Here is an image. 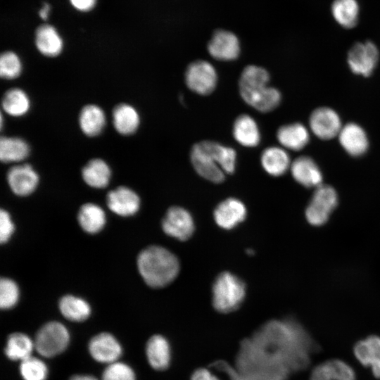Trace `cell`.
<instances>
[{
	"mask_svg": "<svg viewBox=\"0 0 380 380\" xmlns=\"http://www.w3.org/2000/svg\"><path fill=\"white\" fill-rule=\"evenodd\" d=\"M146 354L149 365L156 370L166 369L171 360V348L168 341L163 336H152L146 343Z\"/></svg>",
	"mask_w": 380,
	"mask_h": 380,
	"instance_id": "cell-23",
	"label": "cell"
},
{
	"mask_svg": "<svg viewBox=\"0 0 380 380\" xmlns=\"http://www.w3.org/2000/svg\"><path fill=\"white\" fill-rule=\"evenodd\" d=\"M137 264L143 280L151 288H163L170 284L180 268L176 255L160 246H151L142 250Z\"/></svg>",
	"mask_w": 380,
	"mask_h": 380,
	"instance_id": "cell-5",
	"label": "cell"
},
{
	"mask_svg": "<svg viewBox=\"0 0 380 380\" xmlns=\"http://www.w3.org/2000/svg\"><path fill=\"white\" fill-rule=\"evenodd\" d=\"M80 127L84 134L94 137L100 134L106 125V115L98 106L89 104L81 110L79 117Z\"/></svg>",
	"mask_w": 380,
	"mask_h": 380,
	"instance_id": "cell-30",
	"label": "cell"
},
{
	"mask_svg": "<svg viewBox=\"0 0 380 380\" xmlns=\"http://www.w3.org/2000/svg\"><path fill=\"white\" fill-rule=\"evenodd\" d=\"M61 315L72 322H83L91 315V307L83 298L73 295L63 296L58 303Z\"/></svg>",
	"mask_w": 380,
	"mask_h": 380,
	"instance_id": "cell-31",
	"label": "cell"
},
{
	"mask_svg": "<svg viewBox=\"0 0 380 380\" xmlns=\"http://www.w3.org/2000/svg\"><path fill=\"white\" fill-rule=\"evenodd\" d=\"M35 44L41 53L53 57L61 53L63 40L56 30L50 25H42L36 30Z\"/></svg>",
	"mask_w": 380,
	"mask_h": 380,
	"instance_id": "cell-26",
	"label": "cell"
},
{
	"mask_svg": "<svg viewBox=\"0 0 380 380\" xmlns=\"http://www.w3.org/2000/svg\"><path fill=\"white\" fill-rule=\"evenodd\" d=\"M50 10V6L48 4L44 3L42 9L39 11V16L44 19L46 20L48 18L49 12Z\"/></svg>",
	"mask_w": 380,
	"mask_h": 380,
	"instance_id": "cell-44",
	"label": "cell"
},
{
	"mask_svg": "<svg viewBox=\"0 0 380 380\" xmlns=\"http://www.w3.org/2000/svg\"><path fill=\"white\" fill-rule=\"evenodd\" d=\"M234 139L240 145L253 148L260 142V132L256 121L250 115H239L232 127Z\"/></svg>",
	"mask_w": 380,
	"mask_h": 380,
	"instance_id": "cell-21",
	"label": "cell"
},
{
	"mask_svg": "<svg viewBox=\"0 0 380 380\" xmlns=\"http://www.w3.org/2000/svg\"><path fill=\"white\" fill-rule=\"evenodd\" d=\"M338 136L341 146L353 157L363 156L368 150L367 133L356 123L350 122L343 126Z\"/></svg>",
	"mask_w": 380,
	"mask_h": 380,
	"instance_id": "cell-18",
	"label": "cell"
},
{
	"mask_svg": "<svg viewBox=\"0 0 380 380\" xmlns=\"http://www.w3.org/2000/svg\"><path fill=\"white\" fill-rule=\"evenodd\" d=\"M331 11L335 20L343 27L352 28L356 25L359 13L356 0H335Z\"/></svg>",
	"mask_w": 380,
	"mask_h": 380,
	"instance_id": "cell-35",
	"label": "cell"
},
{
	"mask_svg": "<svg viewBox=\"0 0 380 380\" xmlns=\"http://www.w3.org/2000/svg\"><path fill=\"white\" fill-rule=\"evenodd\" d=\"M190 158L196 172L213 183L222 182L225 174L231 175L236 169V151L214 141L204 140L193 145Z\"/></svg>",
	"mask_w": 380,
	"mask_h": 380,
	"instance_id": "cell-2",
	"label": "cell"
},
{
	"mask_svg": "<svg viewBox=\"0 0 380 380\" xmlns=\"http://www.w3.org/2000/svg\"><path fill=\"white\" fill-rule=\"evenodd\" d=\"M260 163L264 170L272 177H280L290 168L289 153L283 147L270 146L261 153Z\"/></svg>",
	"mask_w": 380,
	"mask_h": 380,
	"instance_id": "cell-24",
	"label": "cell"
},
{
	"mask_svg": "<svg viewBox=\"0 0 380 380\" xmlns=\"http://www.w3.org/2000/svg\"><path fill=\"white\" fill-rule=\"evenodd\" d=\"M268 353L283 362L290 371L307 367L315 344L308 333L292 319L271 320L251 337Z\"/></svg>",
	"mask_w": 380,
	"mask_h": 380,
	"instance_id": "cell-1",
	"label": "cell"
},
{
	"mask_svg": "<svg viewBox=\"0 0 380 380\" xmlns=\"http://www.w3.org/2000/svg\"><path fill=\"white\" fill-rule=\"evenodd\" d=\"M290 170L293 178L305 187L315 189L322 184V171L315 161L309 156L296 158L291 163Z\"/></svg>",
	"mask_w": 380,
	"mask_h": 380,
	"instance_id": "cell-19",
	"label": "cell"
},
{
	"mask_svg": "<svg viewBox=\"0 0 380 380\" xmlns=\"http://www.w3.org/2000/svg\"><path fill=\"white\" fill-rule=\"evenodd\" d=\"M378 60V49L372 42L354 44L348 54V63L352 72L365 77L372 73Z\"/></svg>",
	"mask_w": 380,
	"mask_h": 380,
	"instance_id": "cell-11",
	"label": "cell"
},
{
	"mask_svg": "<svg viewBox=\"0 0 380 380\" xmlns=\"http://www.w3.org/2000/svg\"><path fill=\"white\" fill-rule=\"evenodd\" d=\"M185 83L196 94L205 96L211 94L217 83V73L215 67L205 60H196L186 68Z\"/></svg>",
	"mask_w": 380,
	"mask_h": 380,
	"instance_id": "cell-9",
	"label": "cell"
},
{
	"mask_svg": "<svg viewBox=\"0 0 380 380\" xmlns=\"http://www.w3.org/2000/svg\"><path fill=\"white\" fill-rule=\"evenodd\" d=\"M1 104L6 113L15 117L26 114L30 106L28 96L23 90L18 88L8 90L2 98Z\"/></svg>",
	"mask_w": 380,
	"mask_h": 380,
	"instance_id": "cell-34",
	"label": "cell"
},
{
	"mask_svg": "<svg viewBox=\"0 0 380 380\" xmlns=\"http://www.w3.org/2000/svg\"><path fill=\"white\" fill-rule=\"evenodd\" d=\"M338 205V194L331 186L321 184L315 188L306 207L305 215L309 224L322 226L329 220Z\"/></svg>",
	"mask_w": 380,
	"mask_h": 380,
	"instance_id": "cell-8",
	"label": "cell"
},
{
	"mask_svg": "<svg viewBox=\"0 0 380 380\" xmlns=\"http://www.w3.org/2000/svg\"><path fill=\"white\" fill-rule=\"evenodd\" d=\"M30 152L27 143L18 137H2L0 140V159L8 163L25 159Z\"/></svg>",
	"mask_w": 380,
	"mask_h": 380,
	"instance_id": "cell-33",
	"label": "cell"
},
{
	"mask_svg": "<svg viewBox=\"0 0 380 380\" xmlns=\"http://www.w3.org/2000/svg\"><path fill=\"white\" fill-rule=\"evenodd\" d=\"M78 223L88 234H96L102 230L106 222L104 210L98 205L87 203L82 205L77 215Z\"/></svg>",
	"mask_w": 380,
	"mask_h": 380,
	"instance_id": "cell-28",
	"label": "cell"
},
{
	"mask_svg": "<svg viewBox=\"0 0 380 380\" xmlns=\"http://www.w3.org/2000/svg\"><path fill=\"white\" fill-rule=\"evenodd\" d=\"M88 348L93 359L107 365L117 362L122 353L119 341L113 335L107 332H102L92 337Z\"/></svg>",
	"mask_w": 380,
	"mask_h": 380,
	"instance_id": "cell-14",
	"label": "cell"
},
{
	"mask_svg": "<svg viewBox=\"0 0 380 380\" xmlns=\"http://www.w3.org/2000/svg\"><path fill=\"white\" fill-rule=\"evenodd\" d=\"M113 122L116 131L123 135L134 133L140 123L137 110L131 105L121 103L113 111Z\"/></svg>",
	"mask_w": 380,
	"mask_h": 380,
	"instance_id": "cell-27",
	"label": "cell"
},
{
	"mask_svg": "<svg viewBox=\"0 0 380 380\" xmlns=\"http://www.w3.org/2000/svg\"><path fill=\"white\" fill-rule=\"evenodd\" d=\"M208 51L217 61H234L240 54L239 39L230 31L217 30L208 44Z\"/></svg>",
	"mask_w": 380,
	"mask_h": 380,
	"instance_id": "cell-13",
	"label": "cell"
},
{
	"mask_svg": "<svg viewBox=\"0 0 380 380\" xmlns=\"http://www.w3.org/2000/svg\"><path fill=\"white\" fill-rule=\"evenodd\" d=\"M70 342L68 329L61 322L53 321L44 324L34 340V348L45 357H52L63 353Z\"/></svg>",
	"mask_w": 380,
	"mask_h": 380,
	"instance_id": "cell-7",
	"label": "cell"
},
{
	"mask_svg": "<svg viewBox=\"0 0 380 380\" xmlns=\"http://www.w3.org/2000/svg\"><path fill=\"white\" fill-rule=\"evenodd\" d=\"M106 203L108 208L116 215L129 217L139 211L141 202L135 191L122 186L108 193Z\"/></svg>",
	"mask_w": 380,
	"mask_h": 380,
	"instance_id": "cell-16",
	"label": "cell"
},
{
	"mask_svg": "<svg viewBox=\"0 0 380 380\" xmlns=\"http://www.w3.org/2000/svg\"><path fill=\"white\" fill-rule=\"evenodd\" d=\"M276 136L284 148L296 151L303 149L310 140L308 129L299 122L281 126L277 129Z\"/></svg>",
	"mask_w": 380,
	"mask_h": 380,
	"instance_id": "cell-22",
	"label": "cell"
},
{
	"mask_svg": "<svg viewBox=\"0 0 380 380\" xmlns=\"http://www.w3.org/2000/svg\"><path fill=\"white\" fill-rule=\"evenodd\" d=\"M309 125L313 134L324 140L338 136L342 128L339 115L328 107L315 109L310 115Z\"/></svg>",
	"mask_w": 380,
	"mask_h": 380,
	"instance_id": "cell-12",
	"label": "cell"
},
{
	"mask_svg": "<svg viewBox=\"0 0 380 380\" xmlns=\"http://www.w3.org/2000/svg\"><path fill=\"white\" fill-rule=\"evenodd\" d=\"M22 71V63L17 54L6 51L0 58V75L2 78L12 80L18 77Z\"/></svg>",
	"mask_w": 380,
	"mask_h": 380,
	"instance_id": "cell-38",
	"label": "cell"
},
{
	"mask_svg": "<svg viewBox=\"0 0 380 380\" xmlns=\"http://www.w3.org/2000/svg\"><path fill=\"white\" fill-rule=\"evenodd\" d=\"M69 380H99L91 375L77 374L72 376Z\"/></svg>",
	"mask_w": 380,
	"mask_h": 380,
	"instance_id": "cell-45",
	"label": "cell"
},
{
	"mask_svg": "<svg viewBox=\"0 0 380 380\" xmlns=\"http://www.w3.org/2000/svg\"><path fill=\"white\" fill-rule=\"evenodd\" d=\"M191 380H220L213 373L205 368H199L195 370Z\"/></svg>",
	"mask_w": 380,
	"mask_h": 380,
	"instance_id": "cell-42",
	"label": "cell"
},
{
	"mask_svg": "<svg viewBox=\"0 0 380 380\" xmlns=\"http://www.w3.org/2000/svg\"><path fill=\"white\" fill-rule=\"evenodd\" d=\"M71 4L80 11H89L91 10L96 2V0H70Z\"/></svg>",
	"mask_w": 380,
	"mask_h": 380,
	"instance_id": "cell-43",
	"label": "cell"
},
{
	"mask_svg": "<svg viewBox=\"0 0 380 380\" xmlns=\"http://www.w3.org/2000/svg\"><path fill=\"white\" fill-rule=\"evenodd\" d=\"M34 349V341L25 334L15 332L7 338L5 354L11 360L22 362L32 356Z\"/></svg>",
	"mask_w": 380,
	"mask_h": 380,
	"instance_id": "cell-32",
	"label": "cell"
},
{
	"mask_svg": "<svg viewBox=\"0 0 380 380\" xmlns=\"http://www.w3.org/2000/svg\"><path fill=\"white\" fill-rule=\"evenodd\" d=\"M236 365L251 380H286L290 372L284 362L266 352L251 338L241 342Z\"/></svg>",
	"mask_w": 380,
	"mask_h": 380,
	"instance_id": "cell-3",
	"label": "cell"
},
{
	"mask_svg": "<svg viewBox=\"0 0 380 380\" xmlns=\"http://www.w3.org/2000/svg\"><path fill=\"white\" fill-rule=\"evenodd\" d=\"M19 289L17 284L8 278L0 281V307L4 310L13 308L19 299Z\"/></svg>",
	"mask_w": 380,
	"mask_h": 380,
	"instance_id": "cell-37",
	"label": "cell"
},
{
	"mask_svg": "<svg viewBox=\"0 0 380 380\" xmlns=\"http://www.w3.org/2000/svg\"><path fill=\"white\" fill-rule=\"evenodd\" d=\"M269 80L267 70L255 65L245 67L239 80V91L243 101L261 113L274 110L281 101L280 91L267 85Z\"/></svg>",
	"mask_w": 380,
	"mask_h": 380,
	"instance_id": "cell-4",
	"label": "cell"
},
{
	"mask_svg": "<svg viewBox=\"0 0 380 380\" xmlns=\"http://www.w3.org/2000/svg\"><path fill=\"white\" fill-rule=\"evenodd\" d=\"M213 305L222 313L237 310L246 296V285L236 274L224 272L215 279L213 289Z\"/></svg>",
	"mask_w": 380,
	"mask_h": 380,
	"instance_id": "cell-6",
	"label": "cell"
},
{
	"mask_svg": "<svg viewBox=\"0 0 380 380\" xmlns=\"http://www.w3.org/2000/svg\"><path fill=\"white\" fill-rule=\"evenodd\" d=\"M247 209L243 203L236 198H229L220 203L214 210L216 224L224 229H232L244 221Z\"/></svg>",
	"mask_w": 380,
	"mask_h": 380,
	"instance_id": "cell-17",
	"label": "cell"
},
{
	"mask_svg": "<svg viewBox=\"0 0 380 380\" xmlns=\"http://www.w3.org/2000/svg\"><path fill=\"white\" fill-rule=\"evenodd\" d=\"M211 366L216 369L223 372L230 378V380H251L237 369L233 368L227 362L218 360L213 362Z\"/></svg>",
	"mask_w": 380,
	"mask_h": 380,
	"instance_id": "cell-41",
	"label": "cell"
},
{
	"mask_svg": "<svg viewBox=\"0 0 380 380\" xmlns=\"http://www.w3.org/2000/svg\"><path fill=\"white\" fill-rule=\"evenodd\" d=\"M7 182L15 195L26 196L37 189L39 175L30 165H19L9 169L7 172Z\"/></svg>",
	"mask_w": 380,
	"mask_h": 380,
	"instance_id": "cell-15",
	"label": "cell"
},
{
	"mask_svg": "<svg viewBox=\"0 0 380 380\" xmlns=\"http://www.w3.org/2000/svg\"><path fill=\"white\" fill-rule=\"evenodd\" d=\"M20 373L23 380H46L48 368L42 360L30 356L20 362Z\"/></svg>",
	"mask_w": 380,
	"mask_h": 380,
	"instance_id": "cell-36",
	"label": "cell"
},
{
	"mask_svg": "<svg viewBox=\"0 0 380 380\" xmlns=\"http://www.w3.org/2000/svg\"><path fill=\"white\" fill-rule=\"evenodd\" d=\"M15 227L10 214L6 210H0V241L5 243L10 240Z\"/></svg>",
	"mask_w": 380,
	"mask_h": 380,
	"instance_id": "cell-40",
	"label": "cell"
},
{
	"mask_svg": "<svg viewBox=\"0 0 380 380\" xmlns=\"http://www.w3.org/2000/svg\"><path fill=\"white\" fill-rule=\"evenodd\" d=\"M162 228L167 235L179 241H186L192 236L195 226L193 217L188 210L172 206L163 219Z\"/></svg>",
	"mask_w": 380,
	"mask_h": 380,
	"instance_id": "cell-10",
	"label": "cell"
},
{
	"mask_svg": "<svg viewBox=\"0 0 380 380\" xmlns=\"http://www.w3.org/2000/svg\"><path fill=\"white\" fill-rule=\"evenodd\" d=\"M310 380H356L353 368L340 360H331L317 366Z\"/></svg>",
	"mask_w": 380,
	"mask_h": 380,
	"instance_id": "cell-25",
	"label": "cell"
},
{
	"mask_svg": "<svg viewBox=\"0 0 380 380\" xmlns=\"http://www.w3.org/2000/svg\"><path fill=\"white\" fill-rule=\"evenodd\" d=\"M82 177L89 186L102 189L108 185L111 170L103 160L95 158L89 160L83 167Z\"/></svg>",
	"mask_w": 380,
	"mask_h": 380,
	"instance_id": "cell-29",
	"label": "cell"
},
{
	"mask_svg": "<svg viewBox=\"0 0 380 380\" xmlns=\"http://www.w3.org/2000/svg\"><path fill=\"white\" fill-rule=\"evenodd\" d=\"M102 380H136V376L128 365L117 361L108 365L103 372Z\"/></svg>",
	"mask_w": 380,
	"mask_h": 380,
	"instance_id": "cell-39",
	"label": "cell"
},
{
	"mask_svg": "<svg viewBox=\"0 0 380 380\" xmlns=\"http://www.w3.org/2000/svg\"><path fill=\"white\" fill-rule=\"evenodd\" d=\"M358 361L372 369L373 374L380 378V337L372 335L358 341L354 347Z\"/></svg>",
	"mask_w": 380,
	"mask_h": 380,
	"instance_id": "cell-20",
	"label": "cell"
}]
</instances>
